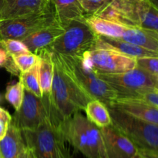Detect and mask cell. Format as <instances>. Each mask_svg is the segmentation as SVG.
Segmentation results:
<instances>
[{
	"label": "cell",
	"instance_id": "6da1fadb",
	"mask_svg": "<svg viewBox=\"0 0 158 158\" xmlns=\"http://www.w3.org/2000/svg\"><path fill=\"white\" fill-rule=\"evenodd\" d=\"M52 52L54 65L51 103L62 121L75 113L85 110L92 97L77 83L55 52Z\"/></svg>",
	"mask_w": 158,
	"mask_h": 158
},
{
	"label": "cell",
	"instance_id": "7a4b0ae2",
	"mask_svg": "<svg viewBox=\"0 0 158 158\" xmlns=\"http://www.w3.org/2000/svg\"><path fill=\"white\" fill-rule=\"evenodd\" d=\"M66 143L86 158H106L100 127L77 112L60 125Z\"/></svg>",
	"mask_w": 158,
	"mask_h": 158
},
{
	"label": "cell",
	"instance_id": "3957f363",
	"mask_svg": "<svg viewBox=\"0 0 158 158\" xmlns=\"http://www.w3.org/2000/svg\"><path fill=\"white\" fill-rule=\"evenodd\" d=\"M35 158H72L60 125L49 120L39 127L22 131Z\"/></svg>",
	"mask_w": 158,
	"mask_h": 158
},
{
	"label": "cell",
	"instance_id": "277c9868",
	"mask_svg": "<svg viewBox=\"0 0 158 158\" xmlns=\"http://www.w3.org/2000/svg\"><path fill=\"white\" fill-rule=\"evenodd\" d=\"M56 54L74 80L93 100H98L108 106L117 98V92L99 77L97 73L89 66L84 56H66Z\"/></svg>",
	"mask_w": 158,
	"mask_h": 158
},
{
	"label": "cell",
	"instance_id": "5b68a950",
	"mask_svg": "<svg viewBox=\"0 0 158 158\" xmlns=\"http://www.w3.org/2000/svg\"><path fill=\"white\" fill-rule=\"evenodd\" d=\"M111 124L126 135L140 152L158 154V125L107 106Z\"/></svg>",
	"mask_w": 158,
	"mask_h": 158
},
{
	"label": "cell",
	"instance_id": "8992f818",
	"mask_svg": "<svg viewBox=\"0 0 158 158\" xmlns=\"http://www.w3.org/2000/svg\"><path fill=\"white\" fill-rule=\"evenodd\" d=\"M49 120L57 125L63 122L51 103L49 94L38 97L25 90L23 103L19 109L15 110L11 123L23 131L35 129Z\"/></svg>",
	"mask_w": 158,
	"mask_h": 158
},
{
	"label": "cell",
	"instance_id": "52a82bcc",
	"mask_svg": "<svg viewBox=\"0 0 158 158\" xmlns=\"http://www.w3.org/2000/svg\"><path fill=\"white\" fill-rule=\"evenodd\" d=\"M97 35L90 29L85 18L74 19L64 27V32L48 49L66 56H80L94 49Z\"/></svg>",
	"mask_w": 158,
	"mask_h": 158
},
{
	"label": "cell",
	"instance_id": "ba28073f",
	"mask_svg": "<svg viewBox=\"0 0 158 158\" xmlns=\"http://www.w3.org/2000/svg\"><path fill=\"white\" fill-rule=\"evenodd\" d=\"M97 74L117 92V97H135L142 92L155 89V76L137 66L119 73Z\"/></svg>",
	"mask_w": 158,
	"mask_h": 158
},
{
	"label": "cell",
	"instance_id": "9c48e42d",
	"mask_svg": "<svg viewBox=\"0 0 158 158\" xmlns=\"http://www.w3.org/2000/svg\"><path fill=\"white\" fill-rule=\"evenodd\" d=\"M55 23L58 22L54 10L17 18L0 19V40H23L35 31Z\"/></svg>",
	"mask_w": 158,
	"mask_h": 158
},
{
	"label": "cell",
	"instance_id": "30bf717a",
	"mask_svg": "<svg viewBox=\"0 0 158 158\" xmlns=\"http://www.w3.org/2000/svg\"><path fill=\"white\" fill-rule=\"evenodd\" d=\"M89 66L100 74L119 73L137 67V59L110 49L94 48L83 54Z\"/></svg>",
	"mask_w": 158,
	"mask_h": 158
},
{
	"label": "cell",
	"instance_id": "8fae6325",
	"mask_svg": "<svg viewBox=\"0 0 158 158\" xmlns=\"http://www.w3.org/2000/svg\"><path fill=\"white\" fill-rule=\"evenodd\" d=\"M110 2L123 12L135 26L158 33V9L148 0H110Z\"/></svg>",
	"mask_w": 158,
	"mask_h": 158
},
{
	"label": "cell",
	"instance_id": "7c38bea8",
	"mask_svg": "<svg viewBox=\"0 0 158 158\" xmlns=\"http://www.w3.org/2000/svg\"><path fill=\"white\" fill-rule=\"evenodd\" d=\"M106 158H139L136 145L112 124L100 128Z\"/></svg>",
	"mask_w": 158,
	"mask_h": 158
},
{
	"label": "cell",
	"instance_id": "4fadbf2b",
	"mask_svg": "<svg viewBox=\"0 0 158 158\" xmlns=\"http://www.w3.org/2000/svg\"><path fill=\"white\" fill-rule=\"evenodd\" d=\"M54 10L50 0H5L0 19H12Z\"/></svg>",
	"mask_w": 158,
	"mask_h": 158
},
{
	"label": "cell",
	"instance_id": "5bb4252c",
	"mask_svg": "<svg viewBox=\"0 0 158 158\" xmlns=\"http://www.w3.org/2000/svg\"><path fill=\"white\" fill-rule=\"evenodd\" d=\"M106 106H111L140 120L158 125V108L140 99L117 97Z\"/></svg>",
	"mask_w": 158,
	"mask_h": 158
},
{
	"label": "cell",
	"instance_id": "9a60e30c",
	"mask_svg": "<svg viewBox=\"0 0 158 158\" xmlns=\"http://www.w3.org/2000/svg\"><path fill=\"white\" fill-rule=\"evenodd\" d=\"M95 48L110 49L134 59L158 56L157 52L148 50L120 39L110 38L103 35H97Z\"/></svg>",
	"mask_w": 158,
	"mask_h": 158
},
{
	"label": "cell",
	"instance_id": "2e32d148",
	"mask_svg": "<svg viewBox=\"0 0 158 158\" xmlns=\"http://www.w3.org/2000/svg\"><path fill=\"white\" fill-rule=\"evenodd\" d=\"M63 32L64 28L58 23H55L35 31L21 41L31 52L36 54L42 49H48Z\"/></svg>",
	"mask_w": 158,
	"mask_h": 158
},
{
	"label": "cell",
	"instance_id": "e0dca14e",
	"mask_svg": "<svg viewBox=\"0 0 158 158\" xmlns=\"http://www.w3.org/2000/svg\"><path fill=\"white\" fill-rule=\"evenodd\" d=\"M27 148L23 132L10 123L7 132L0 140V153L2 158H17Z\"/></svg>",
	"mask_w": 158,
	"mask_h": 158
},
{
	"label": "cell",
	"instance_id": "ac0fdd59",
	"mask_svg": "<svg viewBox=\"0 0 158 158\" xmlns=\"http://www.w3.org/2000/svg\"><path fill=\"white\" fill-rule=\"evenodd\" d=\"M120 40L158 53V33L139 26L127 27Z\"/></svg>",
	"mask_w": 158,
	"mask_h": 158
},
{
	"label": "cell",
	"instance_id": "d6986e66",
	"mask_svg": "<svg viewBox=\"0 0 158 158\" xmlns=\"http://www.w3.org/2000/svg\"><path fill=\"white\" fill-rule=\"evenodd\" d=\"M56 18L63 28L72 20L83 19L87 14L78 0H50Z\"/></svg>",
	"mask_w": 158,
	"mask_h": 158
},
{
	"label": "cell",
	"instance_id": "ffe728a7",
	"mask_svg": "<svg viewBox=\"0 0 158 158\" xmlns=\"http://www.w3.org/2000/svg\"><path fill=\"white\" fill-rule=\"evenodd\" d=\"M40 57L39 78L43 95H49L51 93L53 79L54 65L52 52L49 49H44L36 53Z\"/></svg>",
	"mask_w": 158,
	"mask_h": 158
},
{
	"label": "cell",
	"instance_id": "44dd1931",
	"mask_svg": "<svg viewBox=\"0 0 158 158\" xmlns=\"http://www.w3.org/2000/svg\"><path fill=\"white\" fill-rule=\"evenodd\" d=\"M85 20L97 35L110 38L120 39L127 28L123 25L100 18L95 15H86Z\"/></svg>",
	"mask_w": 158,
	"mask_h": 158
},
{
	"label": "cell",
	"instance_id": "7402d4cb",
	"mask_svg": "<svg viewBox=\"0 0 158 158\" xmlns=\"http://www.w3.org/2000/svg\"><path fill=\"white\" fill-rule=\"evenodd\" d=\"M84 111L86 112V118L98 127H104L112 123L107 106L100 100H90Z\"/></svg>",
	"mask_w": 158,
	"mask_h": 158
},
{
	"label": "cell",
	"instance_id": "603a6c76",
	"mask_svg": "<svg viewBox=\"0 0 158 158\" xmlns=\"http://www.w3.org/2000/svg\"><path fill=\"white\" fill-rule=\"evenodd\" d=\"M19 77V81L23 83L25 90L32 93L38 97H43L39 78V63L30 70L21 73Z\"/></svg>",
	"mask_w": 158,
	"mask_h": 158
},
{
	"label": "cell",
	"instance_id": "cb8c5ba5",
	"mask_svg": "<svg viewBox=\"0 0 158 158\" xmlns=\"http://www.w3.org/2000/svg\"><path fill=\"white\" fill-rule=\"evenodd\" d=\"M25 89L21 81L12 85H9L6 87V100L12 105L15 110H18L23 103L24 98Z\"/></svg>",
	"mask_w": 158,
	"mask_h": 158
},
{
	"label": "cell",
	"instance_id": "d4e9b609",
	"mask_svg": "<svg viewBox=\"0 0 158 158\" xmlns=\"http://www.w3.org/2000/svg\"><path fill=\"white\" fill-rule=\"evenodd\" d=\"M12 56L21 73L30 70L40 62L39 56L31 52L17 54Z\"/></svg>",
	"mask_w": 158,
	"mask_h": 158
},
{
	"label": "cell",
	"instance_id": "484cf974",
	"mask_svg": "<svg viewBox=\"0 0 158 158\" xmlns=\"http://www.w3.org/2000/svg\"><path fill=\"white\" fill-rule=\"evenodd\" d=\"M0 46L4 48L10 56L30 52L28 49L27 46L21 40H13V39L0 40Z\"/></svg>",
	"mask_w": 158,
	"mask_h": 158
},
{
	"label": "cell",
	"instance_id": "4316f807",
	"mask_svg": "<svg viewBox=\"0 0 158 158\" xmlns=\"http://www.w3.org/2000/svg\"><path fill=\"white\" fill-rule=\"evenodd\" d=\"M137 66L154 76H158V56L137 59Z\"/></svg>",
	"mask_w": 158,
	"mask_h": 158
},
{
	"label": "cell",
	"instance_id": "83f0119b",
	"mask_svg": "<svg viewBox=\"0 0 158 158\" xmlns=\"http://www.w3.org/2000/svg\"><path fill=\"white\" fill-rule=\"evenodd\" d=\"M87 15H92L107 4L110 0H78Z\"/></svg>",
	"mask_w": 158,
	"mask_h": 158
},
{
	"label": "cell",
	"instance_id": "f1b7e54d",
	"mask_svg": "<svg viewBox=\"0 0 158 158\" xmlns=\"http://www.w3.org/2000/svg\"><path fill=\"white\" fill-rule=\"evenodd\" d=\"M130 98H137L151 103L153 106L158 108V91L156 89L145 91L137 94L135 97H130Z\"/></svg>",
	"mask_w": 158,
	"mask_h": 158
},
{
	"label": "cell",
	"instance_id": "f546056e",
	"mask_svg": "<svg viewBox=\"0 0 158 158\" xmlns=\"http://www.w3.org/2000/svg\"><path fill=\"white\" fill-rule=\"evenodd\" d=\"M11 56H12L9 55V54L6 52V49L0 46V67L4 68L5 65H6V63L9 61V60L10 59Z\"/></svg>",
	"mask_w": 158,
	"mask_h": 158
},
{
	"label": "cell",
	"instance_id": "4dcf8cb0",
	"mask_svg": "<svg viewBox=\"0 0 158 158\" xmlns=\"http://www.w3.org/2000/svg\"><path fill=\"white\" fill-rule=\"evenodd\" d=\"M0 120L7 123H9L12 120V116L9 114L8 111L2 107H0Z\"/></svg>",
	"mask_w": 158,
	"mask_h": 158
},
{
	"label": "cell",
	"instance_id": "1f68e13d",
	"mask_svg": "<svg viewBox=\"0 0 158 158\" xmlns=\"http://www.w3.org/2000/svg\"><path fill=\"white\" fill-rule=\"evenodd\" d=\"M17 158H35V157H34L32 151L27 147V148Z\"/></svg>",
	"mask_w": 158,
	"mask_h": 158
},
{
	"label": "cell",
	"instance_id": "d6a6232c",
	"mask_svg": "<svg viewBox=\"0 0 158 158\" xmlns=\"http://www.w3.org/2000/svg\"><path fill=\"white\" fill-rule=\"evenodd\" d=\"M140 155L139 158H158V154L154 153H147V152H140Z\"/></svg>",
	"mask_w": 158,
	"mask_h": 158
},
{
	"label": "cell",
	"instance_id": "836d02e7",
	"mask_svg": "<svg viewBox=\"0 0 158 158\" xmlns=\"http://www.w3.org/2000/svg\"><path fill=\"white\" fill-rule=\"evenodd\" d=\"M153 6L156 8V9H158V0H148Z\"/></svg>",
	"mask_w": 158,
	"mask_h": 158
},
{
	"label": "cell",
	"instance_id": "e575fe53",
	"mask_svg": "<svg viewBox=\"0 0 158 158\" xmlns=\"http://www.w3.org/2000/svg\"><path fill=\"white\" fill-rule=\"evenodd\" d=\"M154 88L157 91H158V76H155V86Z\"/></svg>",
	"mask_w": 158,
	"mask_h": 158
},
{
	"label": "cell",
	"instance_id": "d590c367",
	"mask_svg": "<svg viewBox=\"0 0 158 158\" xmlns=\"http://www.w3.org/2000/svg\"><path fill=\"white\" fill-rule=\"evenodd\" d=\"M4 1L5 0H0V12L2 10V8L3 4H4Z\"/></svg>",
	"mask_w": 158,
	"mask_h": 158
},
{
	"label": "cell",
	"instance_id": "8d00e7d4",
	"mask_svg": "<svg viewBox=\"0 0 158 158\" xmlns=\"http://www.w3.org/2000/svg\"><path fill=\"white\" fill-rule=\"evenodd\" d=\"M0 158H2V155H1V153H0Z\"/></svg>",
	"mask_w": 158,
	"mask_h": 158
},
{
	"label": "cell",
	"instance_id": "74e56055",
	"mask_svg": "<svg viewBox=\"0 0 158 158\" xmlns=\"http://www.w3.org/2000/svg\"><path fill=\"white\" fill-rule=\"evenodd\" d=\"M0 99H1V97H0Z\"/></svg>",
	"mask_w": 158,
	"mask_h": 158
}]
</instances>
